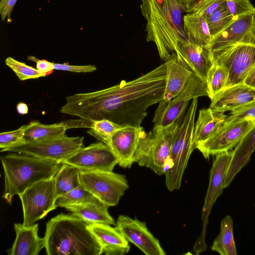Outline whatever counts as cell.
<instances>
[{
    "label": "cell",
    "mask_w": 255,
    "mask_h": 255,
    "mask_svg": "<svg viewBox=\"0 0 255 255\" xmlns=\"http://www.w3.org/2000/svg\"><path fill=\"white\" fill-rule=\"evenodd\" d=\"M166 76L164 62L134 80L69 96L60 112L92 122L107 119L123 126L141 127L148 108L163 99Z\"/></svg>",
    "instance_id": "obj_1"
},
{
    "label": "cell",
    "mask_w": 255,
    "mask_h": 255,
    "mask_svg": "<svg viewBox=\"0 0 255 255\" xmlns=\"http://www.w3.org/2000/svg\"><path fill=\"white\" fill-rule=\"evenodd\" d=\"M140 8L146 20V40L153 42L165 62L176 55L179 41L189 42L184 29L186 7L176 0H141Z\"/></svg>",
    "instance_id": "obj_2"
},
{
    "label": "cell",
    "mask_w": 255,
    "mask_h": 255,
    "mask_svg": "<svg viewBox=\"0 0 255 255\" xmlns=\"http://www.w3.org/2000/svg\"><path fill=\"white\" fill-rule=\"evenodd\" d=\"M89 224L73 214H58L46 225L45 249L47 255H101V246Z\"/></svg>",
    "instance_id": "obj_3"
},
{
    "label": "cell",
    "mask_w": 255,
    "mask_h": 255,
    "mask_svg": "<svg viewBox=\"0 0 255 255\" xmlns=\"http://www.w3.org/2000/svg\"><path fill=\"white\" fill-rule=\"evenodd\" d=\"M4 175L2 197L11 204L13 197L34 184L55 176L60 162L14 152L0 157Z\"/></svg>",
    "instance_id": "obj_4"
},
{
    "label": "cell",
    "mask_w": 255,
    "mask_h": 255,
    "mask_svg": "<svg viewBox=\"0 0 255 255\" xmlns=\"http://www.w3.org/2000/svg\"><path fill=\"white\" fill-rule=\"evenodd\" d=\"M197 105L198 98L191 101L173 137L164 173L165 184L170 191L180 189L188 160L192 152L196 149L193 142V132Z\"/></svg>",
    "instance_id": "obj_5"
},
{
    "label": "cell",
    "mask_w": 255,
    "mask_h": 255,
    "mask_svg": "<svg viewBox=\"0 0 255 255\" xmlns=\"http://www.w3.org/2000/svg\"><path fill=\"white\" fill-rule=\"evenodd\" d=\"M180 121L166 128L154 127L145 132L134 156V162L150 168L156 174H164L169 159L173 137Z\"/></svg>",
    "instance_id": "obj_6"
},
{
    "label": "cell",
    "mask_w": 255,
    "mask_h": 255,
    "mask_svg": "<svg viewBox=\"0 0 255 255\" xmlns=\"http://www.w3.org/2000/svg\"><path fill=\"white\" fill-rule=\"evenodd\" d=\"M82 186L108 207L116 206L129 186L126 176L112 171L80 170Z\"/></svg>",
    "instance_id": "obj_7"
},
{
    "label": "cell",
    "mask_w": 255,
    "mask_h": 255,
    "mask_svg": "<svg viewBox=\"0 0 255 255\" xmlns=\"http://www.w3.org/2000/svg\"><path fill=\"white\" fill-rule=\"evenodd\" d=\"M23 210V224L30 226L57 207L54 177L40 181L18 195Z\"/></svg>",
    "instance_id": "obj_8"
},
{
    "label": "cell",
    "mask_w": 255,
    "mask_h": 255,
    "mask_svg": "<svg viewBox=\"0 0 255 255\" xmlns=\"http://www.w3.org/2000/svg\"><path fill=\"white\" fill-rule=\"evenodd\" d=\"M202 96L208 97L207 85L193 74L181 93L168 102L159 103L153 120V127L166 128L181 121L189 102Z\"/></svg>",
    "instance_id": "obj_9"
},
{
    "label": "cell",
    "mask_w": 255,
    "mask_h": 255,
    "mask_svg": "<svg viewBox=\"0 0 255 255\" xmlns=\"http://www.w3.org/2000/svg\"><path fill=\"white\" fill-rule=\"evenodd\" d=\"M211 52L214 62L223 65L227 70L224 88L243 83L255 66L254 45L237 44Z\"/></svg>",
    "instance_id": "obj_10"
},
{
    "label": "cell",
    "mask_w": 255,
    "mask_h": 255,
    "mask_svg": "<svg viewBox=\"0 0 255 255\" xmlns=\"http://www.w3.org/2000/svg\"><path fill=\"white\" fill-rule=\"evenodd\" d=\"M83 136L60 137L38 142H24L3 150L60 162L84 146Z\"/></svg>",
    "instance_id": "obj_11"
},
{
    "label": "cell",
    "mask_w": 255,
    "mask_h": 255,
    "mask_svg": "<svg viewBox=\"0 0 255 255\" xmlns=\"http://www.w3.org/2000/svg\"><path fill=\"white\" fill-rule=\"evenodd\" d=\"M232 156V150L215 155L210 171L209 185L202 210V229L193 246V251L197 255L207 250V245L205 239L208 218L213 205L223 193V180Z\"/></svg>",
    "instance_id": "obj_12"
},
{
    "label": "cell",
    "mask_w": 255,
    "mask_h": 255,
    "mask_svg": "<svg viewBox=\"0 0 255 255\" xmlns=\"http://www.w3.org/2000/svg\"><path fill=\"white\" fill-rule=\"evenodd\" d=\"M255 126V120L251 119L224 123L212 136L198 143L196 148L205 158H209L211 155L230 151Z\"/></svg>",
    "instance_id": "obj_13"
},
{
    "label": "cell",
    "mask_w": 255,
    "mask_h": 255,
    "mask_svg": "<svg viewBox=\"0 0 255 255\" xmlns=\"http://www.w3.org/2000/svg\"><path fill=\"white\" fill-rule=\"evenodd\" d=\"M60 163L67 164L80 170L112 171L118 164L110 147L103 142L83 147Z\"/></svg>",
    "instance_id": "obj_14"
},
{
    "label": "cell",
    "mask_w": 255,
    "mask_h": 255,
    "mask_svg": "<svg viewBox=\"0 0 255 255\" xmlns=\"http://www.w3.org/2000/svg\"><path fill=\"white\" fill-rule=\"evenodd\" d=\"M116 225L126 240L146 255H165L160 243L148 230L146 223L128 216L120 215Z\"/></svg>",
    "instance_id": "obj_15"
},
{
    "label": "cell",
    "mask_w": 255,
    "mask_h": 255,
    "mask_svg": "<svg viewBox=\"0 0 255 255\" xmlns=\"http://www.w3.org/2000/svg\"><path fill=\"white\" fill-rule=\"evenodd\" d=\"M237 44L255 45V14L251 13L235 20L223 31L212 37L211 52Z\"/></svg>",
    "instance_id": "obj_16"
},
{
    "label": "cell",
    "mask_w": 255,
    "mask_h": 255,
    "mask_svg": "<svg viewBox=\"0 0 255 255\" xmlns=\"http://www.w3.org/2000/svg\"><path fill=\"white\" fill-rule=\"evenodd\" d=\"M145 130L141 127L125 126L117 130L112 136L108 146L113 152L118 164L129 168L134 162V156L140 138Z\"/></svg>",
    "instance_id": "obj_17"
},
{
    "label": "cell",
    "mask_w": 255,
    "mask_h": 255,
    "mask_svg": "<svg viewBox=\"0 0 255 255\" xmlns=\"http://www.w3.org/2000/svg\"><path fill=\"white\" fill-rule=\"evenodd\" d=\"M176 55L184 61L194 74L206 83L208 72L214 63L209 47L179 41Z\"/></svg>",
    "instance_id": "obj_18"
},
{
    "label": "cell",
    "mask_w": 255,
    "mask_h": 255,
    "mask_svg": "<svg viewBox=\"0 0 255 255\" xmlns=\"http://www.w3.org/2000/svg\"><path fill=\"white\" fill-rule=\"evenodd\" d=\"M255 100V89L240 83L223 89L211 100L210 107L225 112Z\"/></svg>",
    "instance_id": "obj_19"
},
{
    "label": "cell",
    "mask_w": 255,
    "mask_h": 255,
    "mask_svg": "<svg viewBox=\"0 0 255 255\" xmlns=\"http://www.w3.org/2000/svg\"><path fill=\"white\" fill-rule=\"evenodd\" d=\"M165 63L166 68V82L161 101L168 102L183 90L194 73L177 55Z\"/></svg>",
    "instance_id": "obj_20"
},
{
    "label": "cell",
    "mask_w": 255,
    "mask_h": 255,
    "mask_svg": "<svg viewBox=\"0 0 255 255\" xmlns=\"http://www.w3.org/2000/svg\"><path fill=\"white\" fill-rule=\"evenodd\" d=\"M14 229L16 237L12 247L7 250L9 255H38L45 248L44 238L38 235V224L15 223Z\"/></svg>",
    "instance_id": "obj_21"
},
{
    "label": "cell",
    "mask_w": 255,
    "mask_h": 255,
    "mask_svg": "<svg viewBox=\"0 0 255 255\" xmlns=\"http://www.w3.org/2000/svg\"><path fill=\"white\" fill-rule=\"evenodd\" d=\"M89 228L99 242L103 254L124 255L129 252L128 242L117 226L95 224L89 225Z\"/></svg>",
    "instance_id": "obj_22"
},
{
    "label": "cell",
    "mask_w": 255,
    "mask_h": 255,
    "mask_svg": "<svg viewBox=\"0 0 255 255\" xmlns=\"http://www.w3.org/2000/svg\"><path fill=\"white\" fill-rule=\"evenodd\" d=\"M255 150V126L232 150V156L223 180L224 189L228 187L237 174L247 164Z\"/></svg>",
    "instance_id": "obj_23"
},
{
    "label": "cell",
    "mask_w": 255,
    "mask_h": 255,
    "mask_svg": "<svg viewBox=\"0 0 255 255\" xmlns=\"http://www.w3.org/2000/svg\"><path fill=\"white\" fill-rule=\"evenodd\" d=\"M227 117L225 112L211 107L200 110L194 125L193 142L195 148L198 143L216 132L224 124Z\"/></svg>",
    "instance_id": "obj_24"
},
{
    "label": "cell",
    "mask_w": 255,
    "mask_h": 255,
    "mask_svg": "<svg viewBox=\"0 0 255 255\" xmlns=\"http://www.w3.org/2000/svg\"><path fill=\"white\" fill-rule=\"evenodd\" d=\"M108 208L101 201H97L70 206L65 209L89 225L103 224L116 226V223L109 214Z\"/></svg>",
    "instance_id": "obj_25"
},
{
    "label": "cell",
    "mask_w": 255,
    "mask_h": 255,
    "mask_svg": "<svg viewBox=\"0 0 255 255\" xmlns=\"http://www.w3.org/2000/svg\"><path fill=\"white\" fill-rule=\"evenodd\" d=\"M184 29L189 43L209 47L212 36L205 18L196 13L184 15Z\"/></svg>",
    "instance_id": "obj_26"
},
{
    "label": "cell",
    "mask_w": 255,
    "mask_h": 255,
    "mask_svg": "<svg viewBox=\"0 0 255 255\" xmlns=\"http://www.w3.org/2000/svg\"><path fill=\"white\" fill-rule=\"evenodd\" d=\"M66 126L62 123L44 125L38 121L31 122L24 130V142H38L65 135Z\"/></svg>",
    "instance_id": "obj_27"
},
{
    "label": "cell",
    "mask_w": 255,
    "mask_h": 255,
    "mask_svg": "<svg viewBox=\"0 0 255 255\" xmlns=\"http://www.w3.org/2000/svg\"><path fill=\"white\" fill-rule=\"evenodd\" d=\"M80 173L78 168L62 164L54 177L56 199L81 185Z\"/></svg>",
    "instance_id": "obj_28"
},
{
    "label": "cell",
    "mask_w": 255,
    "mask_h": 255,
    "mask_svg": "<svg viewBox=\"0 0 255 255\" xmlns=\"http://www.w3.org/2000/svg\"><path fill=\"white\" fill-rule=\"evenodd\" d=\"M211 249L221 255H237V252L233 236V222L227 215L221 220L220 231L214 240Z\"/></svg>",
    "instance_id": "obj_29"
},
{
    "label": "cell",
    "mask_w": 255,
    "mask_h": 255,
    "mask_svg": "<svg viewBox=\"0 0 255 255\" xmlns=\"http://www.w3.org/2000/svg\"><path fill=\"white\" fill-rule=\"evenodd\" d=\"M212 38L223 31L234 20L225 1L206 19Z\"/></svg>",
    "instance_id": "obj_30"
},
{
    "label": "cell",
    "mask_w": 255,
    "mask_h": 255,
    "mask_svg": "<svg viewBox=\"0 0 255 255\" xmlns=\"http://www.w3.org/2000/svg\"><path fill=\"white\" fill-rule=\"evenodd\" d=\"M227 78L226 68L222 65L214 62L208 72L206 83L208 97L211 100L225 88Z\"/></svg>",
    "instance_id": "obj_31"
},
{
    "label": "cell",
    "mask_w": 255,
    "mask_h": 255,
    "mask_svg": "<svg viewBox=\"0 0 255 255\" xmlns=\"http://www.w3.org/2000/svg\"><path fill=\"white\" fill-rule=\"evenodd\" d=\"M97 201L99 200L81 185L64 195L59 197L56 200V204L57 207L65 208L70 206Z\"/></svg>",
    "instance_id": "obj_32"
},
{
    "label": "cell",
    "mask_w": 255,
    "mask_h": 255,
    "mask_svg": "<svg viewBox=\"0 0 255 255\" xmlns=\"http://www.w3.org/2000/svg\"><path fill=\"white\" fill-rule=\"evenodd\" d=\"M123 127L110 120L102 119L94 121L87 132L108 145L113 134Z\"/></svg>",
    "instance_id": "obj_33"
},
{
    "label": "cell",
    "mask_w": 255,
    "mask_h": 255,
    "mask_svg": "<svg viewBox=\"0 0 255 255\" xmlns=\"http://www.w3.org/2000/svg\"><path fill=\"white\" fill-rule=\"evenodd\" d=\"M5 63L15 73L21 81L46 76L36 68L28 66L10 57L5 59Z\"/></svg>",
    "instance_id": "obj_34"
},
{
    "label": "cell",
    "mask_w": 255,
    "mask_h": 255,
    "mask_svg": "<svg viewBox=\"0 0 255 255\" xmlns=\"http://www.w3.org/2000/svg\"><path fill=\"white\" fill-rule=\"evenodd\" d=\"M225 1V0H197L187 8L185 12L202 15L206 19Z\"/></svg>",
    "instance_id": "obj_35"
},
{
    "label": "cell",
    "mask_w": 255,
    "mask_h": 255,
    "mask_svg": "<svg viewBox=\"0 0 255 255\" xmlns=\"http://www.w3.org/2000/svg\"><path fill=\"white\" fill-rule=\"evenodd\" d=\"M225 3L235 20L255 12V7L249 0H225Z\"/></svg>",
    "instance_id": "obj_36"
},
{
    "label": "cell",
    "mask_w": 255,
    "mask_h": 255,
    "mask_svg": "<svg viewBox=\"0 0 255 255\" xmlns=\"http://www.w3.org/2000/svg\"><path fill=\"white\" fill-rule=\"evenodd\" d=\"M27 125L17 129L0 133V148L3 150L24 143L23 136Z\"/></svg>",
    "instance_id": "obj_37"
},
{
    "label": "cell",
    "mask_w": 255,
    "mask_h": 255,
    "mask_svg": "<svg viewBox=\"0 0 255 255\" xmlns=\"http://www.w3.org/2000/svg\"><path fill=\"white\" fill-rule=\"evenodd\" d=\"M243 119L255 120V100L231 112L224 123L235 122Z\"/></svg>",
    "instance_id": "obj_38"
},
{
    "label": "cell",
    "mask_w": 255,
    "mask_h": 255,
    "mask_svg": "<svg viewBox=\"0 0 255 255\" xmlns=\"http://www.w3.org/2000/svg\"><path fill=\"white\" fill-rule=\"evenodd\" d=\"M54 70L67 71L76 73H88L95 71L97 70L96 66L92 65H72L66 63H54Z\"/></svg>",
    "instance_id": "obj_39"
},
{
    "label": "cell",
    "mask_w": 255,
    "mask_h": 255,
    "mask_svg": "<svg viewBox=\"0 0 255 255\" xmlns=\"http://www.w3.org/2000/svg\"><path fill=\"white\" fill-rule=\"evenodd\" d=\"M17 0H1L0 1V14L2 21L7 18V23L11 22V13Z\"/></svg>",
    "instance_id": "obj_40"
},
{
    "label": "cell",
    "mask_w": 255,
    "mask_h": 255,
    "mask_svg": "<svg viewBox=\"0 0 255 255\" xmlns=\"http://www.w3.org/2000/svg\"><path fill=\"white\" fill-rule=\"evenodd\" d=\"M27 59L35 62L36 69L45 76L52 74L54 70V62H49L45 59L40 60L34 56H28Z\"/></svg>",
    "instance_id": "obj_41"
},
{
    "label": "cell",
    "mask_w": 255,
    "mask_h": 255,
    "mask_svg": "<svg viewBox=\"0 0 255 255\" xmlns=\"http://www.w3.org/2000/svg\"><path fill=\"white\" fill-rule=\"evenodd\" d=\"M93 122L81 118L62 122L66 126L67 129L75 128H91L93 126Z\"/></svg>",
    "instance_id": "obj_42"
},
{
    "label": "cell",
    "mask_w": 255,
    "mask_h": 255,
    "mask_svg": "<svg viewBox=\"0 0 255 255\" xmlns=\"http://www.w3.org/2000/svg\"><path fill=\"white\" fill-rule=\"evenodd\" d=\"M243 83L255 89V66L253 68L244 80Z\"/></svg>",
    "instance_id": "obj_43"
},
{
    "label": "cell",
    "mask_w": 255,
    "mask_h": 255,
    "mask_svg": "<svg viewBox=\"0 0 255 255\" xmlns=\"http://www.w3.org/2000/svg\"><path fill=\"white\" fill-rule=\"evenodd\" d=\"M16 110L18 114L20 115L26 114L28 112V108L27 105L23 102H19L16 105Z\"/></svg>",
    "instance_id": "obj_44"
},
{
    "label": "cell",
    "mask_w": 255,
    "mask_h": 255,
    "mask_svg": "<svg viewBox=\"0 0 255 255\" xmlns=\"http://www.w3.org/2000/svg\"><path fill=\"white\" fill-rule=\"evenodd\" d=\"M181 5L184 6L186 9L191 6L197 0H176Z\"/></svg>",
    "instance_id": "obj_45"
},
{
    "label": "cell",
    "mask_w": 255,
    "mask_h": 255,
    "mask_svg": "<svg viewBox=\"0 0 255 255\" xmlns=\"http://www.w3.org/2000/svg\"></svg>",
    "instance_id": "obj_46"
}]
</instances>
